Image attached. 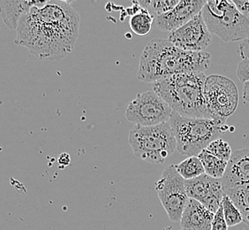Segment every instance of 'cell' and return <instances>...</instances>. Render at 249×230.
<instances>
[{
  "label": "cell",
  "instance_id": "obj_15",
  "mask_svg": "<svg viewBox=\"0 0 249 230\" xmlns=\"http://www.w3.org/2000/svg\"><path fill=\"white\" fill-rule=\"evenodd\" d=\"M48 1H25V0H1V17L9 29H17L19 20L34 6L43 7Z\"/></svg>",
  "mask_w": 249,
  "mask_h": 230
},
{
  "label": "cell",
  "instance_id": "obj_8",
  "mask_svg": "<svg viewBox=\"0 0 249 230\" xmlns=\"http://www.w3.org/2000/svg\"><path fill=\"white\" fill-rule=\"evenodd\" d=\"M155 189L168 218L173 222H180L189 197L186 190V181L178 172L175 165L164 168Z\"/></svg>",
  "mask_w": 249,
  "mask_h": 230
},
{
  "label": "cell",
  "instance_id": "obj_20",
  "mask_svg": "<svg viewBox=\"0 0 249 230\" xmlns=\"http://www.w3.org/2000/svg\"><path fill=\"white\" fill-rule=\"evenodd\" d=\"M140 5L147 10L155 18L173 10L179 3L178 0H148L138 1Z\"/></svg>",
  "mask_w": 249,
  "mask_h": 230
},
{
  "label": "cell",
  "instance_id": "obj_7",
  "mask_svg": "<svg viewBox=\"0 0 249 230\" xmlns=\"http://www.w3.org/2000/svg\"><path fill=\"white\" fill-rule=\"evenodd\" d=\"M204 94L212 120L225 123L237 110L239 91L234 82L227 77L217 75L207 77Z\"/></svg>",
  "mask_w": 249,
  "mask_h": 230
},
{
  "label": "cell",
  "instance_id": "obj_10",
  "mask_svg": "<svg viewBox=\"0 0 249 230\" xmlns=\"http://www.w3.org/2000/svg\"><path fill=\"white\" fill-rule=\"evenodd\" d=\"M212 34L207 27L201 14L196 16L181 28L169 33L168 40L186 52L201 53L211 44Z\"/></svg>",
  "mask_w": 249,
  "mask_h": 230
},
{
  "label": "cell",
  "instance_id": "obj_21",
  "mask_svg": "<svg viewBox=\"0 0 249 230\" xmlns=\"http://www.w3.org/2000/svg\"><path fill=\"white\" fill-rule=\"evenodd\" d=\"M222 207L225 221L228 227H234L243 222V216L240 213V210L236 207L233 202L231 200L230 197L225 194L222 201Z\"/></svg>",
  "mask_w": 249,
  "mask_h": 230
},
{
  "label": "cell",
  "instance_id": "obj_26",
  "mask_svg": "<svg viewBox=\"0 0 249 230\" xmlns=\"http://www.w3.org/2000/svg\"><path fill=\"white\" fill-rule=\"evenodd\" d=\"M238 53L242 59L249 60V38L240 42L238 46Z\"/></svg>",
  "mask_w": 249,
  "mask_h": 230
},
{
  "label": "cell",
  "instance_id": "obj_11",
  "mask_svg": "<svg viewBox=\"0 0 249 230\" xmlns=\"http://www.w3.org/2000/svg\"><path fill=\"white\" fill-rule=\"evenodd\" d=\"M186 190L189 198L200 202L213 213L220 208L225 196L221 179L211 177L206 173L186 181Z\"/></svg>",
  "mask_w": 249,
  "mask_h": 230
},
{
  "label": "cell",
  "instance_id": "obj_24",
  "mask_svg": "<svg viewBox=\"0 0 249 230\" xmlns=\"http://www.w3.org/2000/svg\"><path fill=\"white\" fill-rule=\"evenodd\" d=\"M237 76L240 82H249V60L242 59L237 68Z\"/></svg>",
  "mask_w": 249,
  "mask_h": 230
},
{
  "label": "cell",
  "instance_id": "obj_14",
  "mask_svg": "<svg viewBox=\"0 0 249 230\" xmlns=\"http://www.w3.org/2000/svg\"><path fill=\"white\" fill-rule=\"evenodd\" d=\"M215 213L200 202L189 198L180 220L182 230H211Z\"/></svg>",
  "mask_w": 249,
  "mask_h": 230
},
{
  "label": "cell",
  "instance_id": "obj_6",
  "mask_svg": "<svg viewBox=\"0 0 249 230\" xmlns=\"http://www.w3.org/2000/svg\"><path fill=\"white\" fill-rule=\"evenodd\" d=\"M201 15L211 34L225 42L243 41L249 38V20L240 14L232 1H207Z\"/></svg>",
  "mask_w": 249,
  "mask_h": 230
},
{
  "label": "cell",
  "instance_id": "obj_17",
  "mask_svg": "<svg viewBox=\"0 0 249 230\" xmlns=\"http://www.w3.org/2000/svg\"><path fill=\"white\" fill-rule=\"evenodd\" d=\"M205 170V173L211 177L222 179L225 174L228 162L216 158L206 149L198 155Z\"/></svg>",
  "mask_w": 249,
  "mask_h": 230
},
{
  "label": "cell",
  "instance_id": "obj_23",
  "mask_svg": "<svg viewBox=\"0 0 249 230\" xmlns=\"http://www.w3.org/2000/svg\"><path fill=\"white\" fill-rule=\"evenodd\" d=\"M228 228L229 227L227 225L224 216L223 207L221 206L220 208L215 213L211 230H228Z\"/></svg>",
  "mask_w": 249,
  "mask_h": 230
},
{
  "label": "cell",
  "instance_id": "obj_27",
  "mask_svg": "<svg viewBox=\"0 0 249 230\" xmlns=\"http://www.w3.org/2000/svg\"><path fill=\"white\" fill-rule=\"evenodd\" d=\"M243 99L249 104V82H245L243 85Z\"/></svg>",
  "mask_w": 249,
  "mask_h": 230
},
{
  "label": "cell",
  "instance_id": "obj_16",
  "mask_svg": "<svg viewBox=\"0 0 249 230\" xmlns=\"http://www.w3.org/2000/svg\"><path fill=\"white\" fill-rule=\"evenodd\" d=\"M224 193L230 197L243 216V222L249 226V184L224 189Z\"/></svg>",
  "mask_w": 249,
  "mask_h": 230
},
{
  "label": "cell",
  "instance_id": "obj_18",
  "mask_svg": "<svg viewBox=\"0 0 249 230\" xmlns=\"http://www.w3.org/2000/svg\"><path fill=\"white\" fill-rule=\"evenodd\" d=\"M175 167L185 181L199 177L205 173L203 165L198 156L189 157Z\"/></svg>",
  "mask_w": 249,
  "mask_h": 230
},
{
  "label": "cell",
  "instance_id": "obj_9",
  "mask_svg": "<svg viewBox=\"0 0 249 230\" xmlns=\"http://www.w3.org/2000/svg\"><path fill=\"white\" fill-rule=\"evenodd\" d=\"M173 112L155 91H145L130 102L125 118L135 126L152 127L169 122Z\"/></svg>",
  "mask_w": 249,
  "mask_h": 230
},
{
  "label": "cell",
  "instance_id": "obj_1",
  "mask_svg": "<svg viewBox=\"0 0 249 230\" xmlns=\"http://www.w3.org/2000/svg\"><path fill=\"white\" fill-rule=\"evenodd\" d=\"M15 44L40 60H59L72 52L80 32V15L70 3L52 0L34 6L19 20Z\"/></svg>",
  "mask_w": 249,
  "mask_h": 230
},
{
  "label": "cell",
  "instance_id": "obj_22",
  "mask_svg": "<svg viewBox=\"0 0 249 230\" xmlns=\"http://www.w3.org/2000/svg\"><path fill=\"white\" fill-rule=\"evenodd\" d=\"M210 153L214 155L216 158H220L224 161L228 162L231 157V149L227 142L222 138L215 140L206 148Z\"/></svg>",
  "mask_w": 249,
  "mask_h": 230
},
{
  "label": "cell",
  "instance_id": "obj_12",
  "mask_svg": "<svg viewBox=\"0 0 249 230\" xmlns=\"http://www.w3.org/2000/svg\"><path fill=\"white\" fill-rule=\"evenodd\" d=\"M206 3L204 0H181L173 10L158 16L154 21L158 29L171 33L201 14Z\"/></svg>",
  "mask_w": 249,
  "mask_h": 230
},
{
  "label": "cell",
  "instance_id": "obj_25",
  "mask_svg": "<svg viewBox=\"0 0 249 230\" xmlns=\"http://www.w3.org/2000/svg\"><path fill=\"white\" fill-rule=\"evenodd\" d=\"M232 2L240 14L249 20V0H233Z\"/></svg>",
  "mask_w": 249,
  "mask_h": 230
},
{
  "label": "cell",
  "instance_id": "obj_2",
  "mask_svg": "<svg viewBox=\"0 0 249 230\" xmlns=\"http://www.w3.org/2000/svg\"><path fill=\"white\" fill-rule=\"evenodd\" d=\"M211 59L210 53L186 52L168 39H152L140 58L137 79L154 83L178 74L203 72Z\"/></svg>",
  "mask_w": 249,
  "mask_h": 230
},
{
  "label": "cell",
  "instance_id": "obj_3",
  "mask_svg": "<svg viewBox=\"0 0 249 230\" xmlns=\"http://www.w3.org/2000/svg\"><path fill=\"white\" fill-rule=\"evenodd\" d=\"M206 79L203 72L178 74L154 82L153 90L178 115L212 119L204 94Z\"/></svg>",
  "mask_w": 249,
  "mask_h": 230
},
{
  "label": "cell",
  "instance_id": "obj_19",
  "mask_svg": "<svg viewBox=\"0 0 249 230\" xmlns=\"http://www.w3.org/2000/svg\"><path fill=\"white\" fill-rule=\"evenodd\" d=\"M154 17L149 14L147 10L142 7L141 12L137 15H134L130 18L129 25L131 30L135 35L139 37H144L152 28Z\"/></svg>",
  "mask_w": 249,
  "mask_h": 230
},
{
  "label": "cell",
  "instance_id": "obj_4",
  "mask_svg": "<svg viewBox=\"0 0 249 230\" xmlns=\"http://www.w3.org/2000/svg\"><path fill=\"white\" fill-rule=\"evenodd\" d=\"M169 123L176 138L178 152L189 157L198 156L228 130L225 123L219 120L183 117L175 112Z\"/></svg>",
  "mask_w": 249,
  "mask_h": 230
},
{
  "label": "cell",
  "instance_id": "obj_13",
  "mask_svg": "<svg viewBox=\"0 0 249 230\" xmlns=\"http://www.w3.org/2000/svg\"><path fill=\"white\" fill-rule=\"evenodd\" d=\"M221 181L224 189L249 184V149L232 152Z\"/></svg>",
  "mask_w": 249,
  "mask_h": 230
},
{
  "label": "cell",
  "instance_id": "obj_5",
  "mask_svg": "<svg viewBox=\"0 0 249 230\" xmlns=\"http://www.w3.org/2000/svg\"><path fill=\"white\" fill-rule=\"evenodd\" d=\"M128 143L134 157L149 163L162 164L177 149V142L169 122L152 126H134Z\"/></svg>",
  "mask_w": 249,
  "mask_h": 230
}]
</instances>
